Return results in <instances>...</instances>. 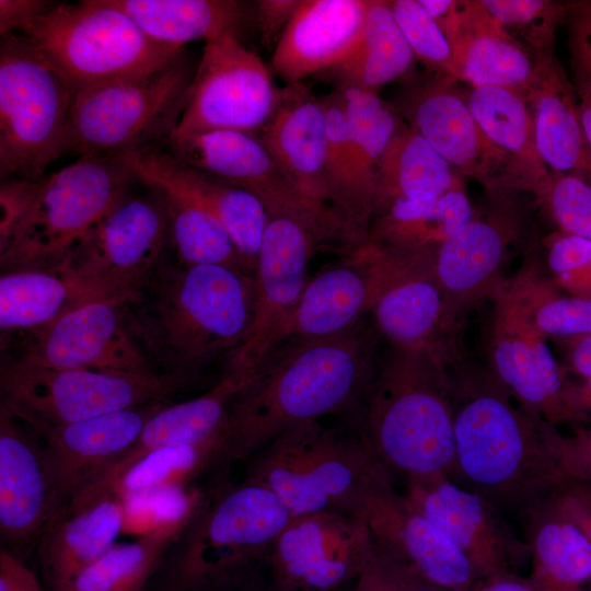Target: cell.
Masks as SVG:
<instances>
[{"mask_svg": "<svg viewBox=\"0 0 591 591\" xmlns=\"http://www.w3.org/2000/svg\"><path fill=\"white\" fill-rule=\"evenodd\" d=\"M378 338L366 316L339 334L273 350L229 410L225 462L255 454L294 426L361 405L380 359Z\"/></svg>", "mask_w": 591, "mask_h": 591, "instance_id": "cell-1", "label": "cell"}, {"mask_svg": "<svg viewBox=\"0 0 591 591\" xmlns=\"http://www.w3.org/2000/svg\"><path fill=\"white\" fill-rule=\"evenodd\" d=\"M459 485L524 522L559 483L538 416L525 412L486 367L448 369Z\"/></svg>", "mask_w": 591, "mask_h": 591, "instance_id": "cell-2", "label": "cell"}, {"mask_svg": "<svg viewBox=\"0 0 591 591\" xmlns=\"http://www.w3.org/2000/svg\"><path fill=\"white\" fill-rule=\"evenodd\" d=\"M132 155L82 157L37 179L0 187V264L4 273L69 264L136 179Z\"/></svg>", "mask_w": 591, "mask_h": 591, "instance_id": "cell-3", "label": "cell"}, {"mask_svg": "<svg viewBox=\"0 0 591 591\" xmlns=\"http://www.w3.org/2000/svg\"><path fill=\"white\" fill-rule=\"evenodd\" d=\"M149 294L132 301L129 316L140 343L166 373L193 378L246 341L255 310V282L222 265L161 267ZM143 348V347H142ZM229 359V361H230Z\"/></svg>", "mask_w": 591, "mask_h": 591, "instance_id": "cell-4", "label": "cell"}, {"mask_svg": "<svg viewBox=\"0 0 591 591\" xmlns=\"http://www.w3.org/2000/svg\"><path fill=\"white\" fill-rule=\"evenodd\" d=\"M361 407L358 430L391 474L444 475L459 484L448 369L440 361L390 348Z\"/></svg>", "mask_w": 591, "mask_h": 591, "instance_id": "cell-5", "label": "cell"}, {"mask_svg": "<svg viewBox=\"0 0 591 591\" xmlns=\"http://www.w3.org/2000/svg\"><path fill=\"white\" fill-rule=\"evenodd\" d=\"M253 455L246 478L273 490L293 518L325 511L359 515L371 497L393 486L359 430L344 434L318 420L283 431Z\"/></svg>", "mask_w": 591, "mask_h": 591, "instance_id": "cell-6", "label": "cell"}, {"mask_svg": "<svg viewBox=\"0 0 591 591\" xmlns=\"http://www.w3.org/2000/svg\"><path fill=\"white\" fill-rule=\"evenodd\" d=\"M73 94L159 70L183 49L159 44L113 0L53 4L23 33Z\"/></svg>", "mask_w": 591, "mask_h": 591, "instance_id": "cell-7", "label": "cell"}, {"mask_svg": "<svg viewBox=\"0 0 591 591\" xmlns=\"http://www.w3.org/2000/svg\"><path fill=\"white\" fill-rule=\"evenodd\" d=\"M193 76L182 53L159 70L74 93L65 154L124 155L165 142L179 121Z\"/></svg>", "mask_w": 591, "mask_h": 591, "instance_id": "cell-8", "label": "cell"}, {"mask_svg": "<svg viewBox=\"0 0 591 591\" xmlns=\"http://www.w3.org/2000/svg\"><path fill=\"white\" fill-rule=\"evenodd\" d=\"M292 518L285 502L260 483L246 478L224 487L198 508L178 537L171 588L215 587L269 558Z\"/></svg>", "mask_w": 591, "mask_h": 591, "instance_id": "cell-9", "label": "cell"}, {"mask_svg": "<svg viewBox=\"0 0 591 591\" xmlns=\"http://www.w3.org/2000/svg\"><path fill=\"white\" fill-rule=\"evenodd\" d=\"M73 91L20 33L0 43V177L37 179L65 154Z\"/></svg>", "mask_w": 591, "mask_h": 591, "instance_id": "cell-10", "label": "cell"}, {"mask_svg": "<svg viewBox=\"0 0 591 591\" xmlns=\"http://www.w3.org/2000/svg\"><path fill=\"white\" fill-rule=\"evenodd\" d=\"M190 381L166 372L51 369L14 359L1 367V405L30 428L60 426L164 402Z\"/></svg>", "mask_w": 591, "mask_h": 591, "instance_id": "cell-11", "label": "cell"}, {"mask_svg": "<svg viewBox=\"0 0 591 591\" xmlns=\"http://www.w3.org/2000/svg\"><path fill=\"white\" fill-rule=\"evenodd\" d=\"M434 255L395 253L367 239L356 244L343 262L310 279L280 345L349 329L387 291L410 278L432 273Z\"/></svg>", "mask_w": 591, "mask_h": 591, "instance_id": "cell-12", "label": "cell"}, {"mask_svg": "<svg viewBox=\"0 0 591 591\" xmlns=\"http://www.w3.org/2000/svg\"><path fill=\"white\" fill-rule=\"evenodd\" d=\"M281 96L264 61L239 35L225 34L205 43L182 116L167 140L221 129L257 136Z\"/></svg>", "mask_w": 591, "mask_h": 591, "instance_id": "cell-13", "label": "cell"}, {"mask_svg": "<svg viewBox=\"0 0 591 591\" xmlns=\"http://www.w3.org/2000/svg\"><path fill=\"white\" fill-rule=\"evenodd\" d=\"M254 273L255 310L248 337L228 369L257 368L281 343L305 288L309 262L324 241L336 240L317 222L298 213L268 209Z\"/></svg>", "mask_w": 591, "mask_h": 591, "instance_id": "cell-14", "label": "cell"}, {"mask_svg": "<svg viewBox=\"0 0 591 591\" xmlns=\"http://www.w3.org/2000/svg\"><path fill=\"white\" fill-rule=\"evenodd\" d=\"M493 296L488 369L528 413L557 426L589 420L566 395L567 374L545 338L507 288Z\"/></svg>", "mask_w": 591, "mask_h": 591, "instance_id": "cell-15", "label": "cell"}, {"mask_svg": "<svg viewBox=\"0 0 591 591\" xmlns=\"http://www.w3.org/2000/svg\"><path fill=\"white\" fill-rule=\"evenodd\" d=\"M128 298L83 304L44 327L26 332L16 360L51 369L154 372L136 338Z\"/></svg>", "mask_w": 591, "mask_h": 591, "instance_id": "cell-16", "label": "cell"}, {"mask_svg": "<svg viewBox=\"0 0 591 591\" xmlns=\"http://www.w3.org/2000/svg\"><path fill=\"white\" fill-rule=\"evenodd\" d=\"M403 496L466 557L478 581L517 575L530 556L495 506L444 475L406 479Z\"/></svg>", "mask_w": 591, "mask_h": 591, "instance_id": "cell-17", "label": "cell"}, {"mask_svg": "<svg viewBox=\"0 0 591 591\" xmlns=\"http://www.w3.org/2000/svg\"><path fill=\"white\" fill-rule=\"evenodd\" d=\"M371 538L358 514L325 511L294 517L268 559L281 591H337L355 581Z\"/></svg>", "mask_w": 591, "mask_h": 591, "instance_id": "cell-18", "label": "cell"}, {"mask_svg": "<svg viewBox=\"0 0 591 591\" xmlns=\"http://www.w3.org/2000/svg\"><path fill=\"white\" fill-rule=\"evenodd\" d=\"M170 239L165 201L150 188L124 198L96 225L68 267L79 275L138 296Z\"/></svg>", "mask_w": 591, "mask_h": 591, "instance_id": "cell-19", "label": "cell"}, {"mask_svg": "<svg viewBox=\"0 0 591 591\" xmlns=\"http://www.w3.org/2000/svg\"><path fill=\"white\" fill-rule=\"evenodd\" d=\"M165 143L186 166L255 194L268 209L298 213L334 234L344 232L339 219L316 209L294 189L256 135L208 130Z\"/></svg>", "mask_w": 591, "mask_h": 591, "instance_id": "cell-20", "label": "cell"}, {"mask_svg": "<svg viewBox=\"0 0 591 591\" xmlns=\"http://www.w3.org/2000/svg\"><path fill=\"white\" fill-rule=\"evenodd\" d=\"M451 82L443 76L413 91L406 105L410 126L459 175L478 181L490 194L518 190L512 159L489 140Z\"/></svg>", "mask_w": 591, "mask_h": 591, "instance_id": "cell-21", "label": "cell"}, {"mask_svg": "<svg viewBox=\"0 0 591 591\" xmlns=\"http://www.w3.org/2000/svg\"><path fill=\"white\" fill-rule=\"evenodd\" d=\"M494 195V194H493ZM485 216H474L436 252L432 274L456 318L491 299L506 279L501 271L515 242L521 217L511 199H500Z\"/></svg>", "mask_w": 591, "mask_h": 591, "instance_id": "cell-22", "label": "cell"}, {"mask_svg": "<svg viewBox=\"0 0 591 591\" xmlns=\"http://www.w3.org/2000/svg\"><path fill=\"white\" fill-rule=\"evenodd\" d=\"M49 453L24 422L0 406V533L12 547L36 542L62 507Z\"/></svg>", "mask_w": 591, "mask_h": 591, "instance_id": "cell-23", "label": "cell"}, {"mask_svg": "<svg viewBox=\"0 0 591 591\" xmlns=\"http://www.w3.org/2000/svg\"><path fill=\"white\" fill-rule=\"evenodd\" d=\"M126 525V500L102 479H93L57 511L37 538L47 591H63L114 544Z\"/></svg>", "mask_w": 591, "mask_h": 591, "instance_id": "cell-24", "label": "cell"}, {"mask_svg": "<svg viewBox=\"0 0 591 591\" xmlns=\"http://www.w3.org/2000/svg\"><path fill=\"white\" fill-rule=\"evenodd\" d=\"M450 45L443 76L472 88L502 86L523 92L532 81L537 56L508 34L482 1L453 0L438 23Z\"/></svg>", "mask_w": 591, "mask_h": 591, "instance_id": "cell-25", "label": "cell"}, {"mask_svg": "<svg viewBox=\"0 0 591 591\" xmlns=\"http://www.w3.org/2000/svg\"><path fill=\"white\" fill-rule=\"evenodd\" d=\"M369 0H302L279 37L273 71L291 85L336 71L358 51Z\"/></svg>", "mask_w": 591, "mask_h": 591, "instance_id": "cell-26", "label": "cell"}, {"mask_svg": "<svg viewBox=\"0 0 591 591\" xmlns=\"http://www.w3.org/2000/svg\"><path fill=\"white\" fill-rule=\"evenodd\" d=\"M164 402L60 426L31 428L44 442L63 503L130 451Z\"/></svg>", "mask_w": 591, "mask_h": 591, "instance_id": "cell-27", "label": "cell"}, {"mask_svg": "<svg viewBox=\"0 0 591 591\" xmlns=\"http://www.w3.org/2000/svg\"><path fill=\"white\" fill-rule=\"evenodd\" d=\"M369 314L390 348L428 354L447 369L466 359L461 341L463 322L452 313L432 273L397 285Z\"/></svg>", "mask_w": 591, "mask_h": 591, "instance_id": "cell-28", "label": "cell"}, {"mask_svg": "<svg viewBox=\"0 0 591 591\" xmlns=\"http://www.w3.org/2000/svg\"><path fill=\"white\" fill-rule=\"evenodd\" d=\"M359 515L374 537L396 551L431 586L471 591L478 582L466 557L393 486L371 497Z\"/></svg>", "mask_w": 591, "mask_h": 591, "instance_id": "cell-29", "label": "cell"}, {"mask_svg": "<svg viewBox=\"0 0 591 591\" xmlns=\"http://www.w3.org/2000/svg\"><path fill=\"white\" fill-rule=\"evenodd\" d=\"M257 137L294 189L313 207L341 221L329 205L324 179V101L291 85L282 91L276 112Z\"/></svg>", "mask_w": 591, "mask_h": 591, "instance_id": "cell-30", "label": "cell"}, {"mask_svg": "<svg viewBox=\"0 0 591 591\" xmlns=\"http://www.w3.org/2000/svg\"><path fill=\"white\" fill-rule=\"evenodd\" d=\"M522 93L531 108L543 163L552 172L578 175L591 183V152L579 97L554 54L537 56L535 74Z\"/></svg>", "mask_w": 591, "mask_h": 591, "instance_id": "cell-31", "label": "cell"}, {"mask_svg": "<svg viewBox=\"0 0 591 591\" xmlns=\"http://www.w3.org/2000/svg\"><path fill=\"white\" fill-rule=\"evenodd\" d=\"M131 163L136 179L160 193L165 201L170 239L179 264L222 265L245 273L224 227L172 176L161 150L154 147L136 152Z\"/></svg>", "mask_w": 591, "mask_h": 591, "instance_id": "cell-32", "label": "cell"}, {"mask_svg": "<svg viewBox=\"0 0 591 591\" xmlns=\"http://www.w3.org/2000/svg\"><path fill=\"white\" fill-rule=\"evenodd\" d=\"M107 298L136 299L68 266L7 271L0 278L1 333L34 331L83 304Z\"/></svg>", "mask_w": 591, "mask_h": 591, "instance_id": "cell-33", "label": "cell"}, {"mask_svg": "<svg viewBox=\"0 0 591 591\" xmlns=\"http://www.w3.org/2000/svg\"><path fill=\"white\" fill-rule=\"evenodd\" d=\"M259 367L228 369L206 393L176 404H164L144 425L137 442L100 477H112L143 454L169 445L195 443L218 432L235 398L257 378Z\"/></svg>", "mask_w": 591, "mask_h": 591, "instance_id": "cell-34", "label": "cell"}, {"mask_svg": "<svg viewBox=\"0 0 591 591\" xmlns=\"http://www.w3.org/2000/svg\"><path fill=\"white\" fill-rule=\"evenodd\" d=\"M474 216L461 181L438 198L389 205L374 216L367 240L401 254L436 253Z\"/></svg>", "mask_w": 591, "mask_h": 591, "instance_id": "cell-35", "label": "cell"}, {"mask_svg": "<svg viewBox=\"0 0 591 591\" xmlns=\"http://www.w3.org/2000/svg\"><path fill=\"white\" fill-rule=\"evenodd\" d=\"M534 591H591V545L552 498L526 521Z\"/></svg>", "mask_w": 591, "mask_h": 591, "instance_id": "cell-36", "label": "cell"}, {"mask_svg": "<svg viewBox=\"0 0 591 591\" xmlns=\"http://www.w3.org/2000/svg\"><path fill=\"white\" fill-rule=\"evenodd\" d=\"M459 182L457 172L415 128L398 123L376 169L374 216L398 200L438 198Z\"/></svg>", "mask_w": 591, "mask_h": 591, "instance_id": "cell-37", "label": "cell"}, {"mask_svg": "<svg viewBox=\"0 0 591 591\" xmlns=\"http://www.w3.org/2000/svg\"><path fill=\"white\" fill-rule=\"evenodd\" d=\"M467 105L489 140L513 161L518 190L534 193L548 177L534 140L533 118L523 93L502 86L473 88Z\"/></svg>", "mask_w": 591, "mask_h": 591, "instance_id": "cell-38", "label": "cell"}, {"mask_svg": "<svg viewBox=\"0 0 591 591\" xmlns=\"http://www.w3.org/2000/svg\"><path fill=\"white\" fill-rule=\"evenodd\" d=\"M154 42L183 49L225 34L237 35L244 3L233 0H113Z\"/></svg>", "mask_w": 591, "mask_h": 591, "instance_id": "cell-39", "label": "cell"}, {"mask_svg": "<svg viewBox=\"0 0 591 591\" xmlns=\"http://www.w3.org/2000/svg\"><path fill=\"white\" fill-rule=\"evenodd\" d=\"M173 177L221 222L239 254L243 270L254 276L269 211L255 194L190 169L162 151Z\"/></svg>", "mask_w": 591, "mask_h": 591, "instance_id": "cell-40", "label": "cell"}, {"mask_svg": "<svg viewBox=\"0 0 591 591\" xmlns=\"http://www.w3.org/2000/svg\"><path fill=\"white\" fill-rule=\"evenodd\" d=\"M225 462L222 428L195 443L152 450L112 477H97L124 499L166 489H179L217 463Z\"/></svg>", "mask_w": 591, "mask_h": 591, "instance_id": "cell-41", "label": "cell"}, {"mask_svg": "<svg viewBox=\"0 0 591 591\" xmlns=\"http://www.w3.org/2000/svg\"><path fill=\"white\" fill-rule=\"evenodd\" d=\"M414 59L390 1L369 0L358 51L337 71L345 80L344 85L376 93L381 86L405 74Z\"/></svg>", "mask_w": 591, "mask_h": 591, "instance_id": "cell-42", "label": "cell"}, {"mask_svg": "<svg viewBox=\"0 0 591 591\" xmlns=\"http://www.w3.org/2000/svg\"><path fill=\"white\" fill-rule=\"evenodd\" d=\"M185 528H162L132 542L114 544L63 591H141Z\"/></svg>", "mask_w": 591, "mask_h": 591, "instance_id": "cell-43", "label": "cell"}, {"mask_svg": "<svg viewBox=\"0 0 591 591\" xmlns=\"http://www.w3.org/2000/svg\"><path fill=\"white\" fill-rule=\"evenodd\" d=\"M338 93L348 120L359 187L374 217L376 169L399 121L375 92L343 85Z\"/></svg>", "mask_w": 591, "mask_h": 591, "instance_id": "cell-44", "label": "cell"}, {"mask_svg": "<svg viewBox=\"0 0 591 591\" xmlns=\"http://www.w3.org/2000/svg\"><path fill=\"white\" fill-rule=\"evenodd\" d=\"M506 285L548 340L591 334V299L563 294L535 264H524Z\"/></svg>", "mask_w": 591, "mask_h": 591, "instance_id": "cell-45", "label": "cell"}, {"mask_svg": "<svg viewBox=\"0 0 591 591\" xmlns=\"http://www.w3.org/2000/svg\"><path fill=\"white\" fill-rule=\"evenodd\" d=\"M505 31L535 56L553 55L567 3L549 0H482Z\"/></svg>", "mask_w": 591, "mask_h": 591, "instance_id": "cell-46", "label": "cell"}, {"mask_svg": "<svg viewBox=\"0 0 591 591\" xmlns=\"http://www.w3.org/2000/svg\"><path fill=\"white\" fill-rule=\"evenodd\" d=\"M560 232L591 240V183L573 175L549 171L533 194Z\"/></svg>", "mask_w": 591, "mask_h": 591, "instance_id": "cell-47", "label": "cell"}, {"mask_svg": "<svg viewBox=\"0 0 591 591\" xmlns=\"http://www.w3.org/2000/svg\"><path fill=\"white\" fill-rule=\"evenodd\" d=\"M543 245L555 286L566 294L591 299V240L555 231Z\"/></svg>", "mask_w": 591, "mask_h": 591, "instance_id": "cell-48", "label": "cell"}, {"mask_svg": "<svg viewBox=\"0 0 591 591\" xmlns=\"http://www.w3.org/2000/svg\"><path fill=\"white\" fill-rule=\"evenodd\" d=\"M372 534V533H371ZM396 551L372 535L350 591H437Z\"/></svg>", "mask_w": 591, "mask_h": 591, "instance_id": "cell-49", "label": "cell"}, {"mask_svg": "<svg viewBox=\"0 0 591 591\" xmlns=\"http://www.w3.org/2000/svg\"><path fill=\"white\" fill-rule=\"evenodd\" d=\"M396 22L415 58L445 73L451 58L447 36L418 0L390 1Z\"/></svg>", "mask_w": 591, "mask_h": 591, "instance_id": "cell-50", "label": "cell"}, {"mask_svg": "<svg viewBox=\"0 0 591 591\" xmlns=\"http://www.w3.org/2000/svg\"><path fill=\"white\" fill-rule=\"evenodd\" d=\"M538 428L559 488L571 483L591 484V428L577 426L571 434L566 436L541 417Z\"/></svg>", "mask_w": 591, "mask_h": 591, "instance_id": "cell-51", "label": "cell"}, {"mask_svg": "<svg viewBox=\"0 0 591 591\" xmlns=\"http://www.w3.org/2000/svg\"><path fill=\"white\" fill-rule=\"evenodd\" d=\"M564 23L572 84L579 100L591 101V1L567 3Z\"/></svg>", "mask_w": 591, "mask_h": 591, "instance_id": "cell-52", "label": "cell"}, {"mask_svg": "<svg viewBox=\"0 0 591 591\" xmlns=\"http://www.w3.org/2000/svg\"><path fill=\"white\" fill-rule=\"evenodd\" d=\"M558 511L572 522L591 545V484L563 485L552 497Z\"/></svg>", "mask_w": 591, "mask_h": 591, "instance_id": "cell-53", "label": "cell"}, {"mask_svg": "<svg viewBox=\"0 0 591 591\" xmlns=\"http://www.w3.org/2000/svg\"><path fill=\"white\" fill-rule=\"evenodd\" d=\"M564 372L591 379V334L552 339Z\"/></svg>", "mask_w": 591, "mask_h": 591, "instance_id": "cell-54", "label": "cell"}, {"mask_svg": "<svg viewBox=\"0 0 591 591\" xmlns=\"http://www.w3.org/2000/svg\"><path fill=\"white\" fill-rule=\"evenodd\" d=\"M53 4L42 0H0V34L23 33Z\"/></svg>", "mask_w": 591, "mask_h": 591, "instance_id": "cell-55", "label": "cell"}, {"mask_svg": "<svg viewBox=\"0 0 591 591\" xmlns=\"http://www.w3.org/2000/svg\"><path fill=\"white\" fill-rule=\"evenodd\" d=\"M302 0H260L256 4L263 39L271 43L281 36Z\"/></svg>", "mask_w": 591, "mask_h": 591, "instance_id": "cell-56", "label": "cell"}, {"mask_svg": "<svg viewBox=\"0 0 591 591\" xmlns=\"http://www.w3.org/2000/svg\"><path fill=\"white\" fill-rule=\"evenodd\" d=\"M0 591H47V589L20 558L1 547Z\"/></svg>", "mask_w": 591, "mask_h": 591, "instance_id": "cell-57", "label": "cell"}, {"mask_svg": "<svg viewBox=\"0 0 591 591\" xmlns=\"http://www.w3.org/2000/svg\"><path fill=\"white\" fill-rule=\"evenodd\" d=\"M566 395L571 407L591 422V379L568 375Z\"/></svg>", "mask_w": 591, "mask_h": 591, "instance_id": "cell-58", "label": "cell"}, {"mask_svg": "<svg viewBox=\"0 0 591 591\" xmlns=\"http://www.w3.org/2000/svg\"><path fill=\"white\" fill-rule=\"evenodd\" d=\"M471 591H534L528 578L517 575L478 581Z\"/></svg>", "mask_w": 591, "mask_h": 591, "instance_id": "cell-59", "label": "cell"}, {"mask_svg": "<svg viewBox=\"0 0 591 591\" xmlns=\"http://www.w3.org/2000/svg\"><path fill=\"white\" fill-rule=\"evenodd\" d=\"M579 102H580L579 108H580L581 121H582L587 141L589 144V149L591 152V101L579 100Z\"/></svg>", "mask_w": 591, "mask_h": 591, "instance_id": "cell-60", "label": "cell"}, {"mask_svg": "<svg viewBox=\"0 0 591 591\" xmlns=\"http://www.w3.org/2000/svg\"><path fill=\"white\" fill-rule=\"evenodd\" d=\"M161 591H182V590H177V589H174V588H167V589H164V590H161Z\"/></svg>", "mask_w": 591, "mask_h": 591, "instance_id": "cell-61", "label": "cell"}, {"mask_svg": "<svg viewBox=\"0 0 591 591\" xmlns=\"http://www.w3.org/2000/svg\"><path fill=\"white\" fill-rule=\"evenodd\" d=\"M437 591H451V590H443V589H440V590H437Z\"/></svg>", "mask_w": 591, "mask_h": 591, "instance_id": "cell-62", "label": "cell"}]
</instances>
